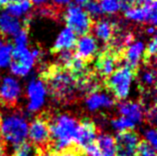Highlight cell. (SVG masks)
Here are the masks:
<instances>
[{
  "label": "cell",
  "instance_id": "6da1fadb",
  "mask_svg": "<svg viewBox=\"0 0 157 156\" xmlns=\"http://www.w3.org/2000/svg\"><path fill=\"white\" fill-rule=\"evenodd\" d=\"M40 79L46 85L52 97L60 104H72L82 97L72 74L57 63L49 66L41 73Z\"/></svg>",
  "mask_w": 157,
  "mask_h": 156
},
{
  "label": "cell",
  "instance_id": "7a4b0ae2",
  "mask_svg": "<svg viewBox=\"0 0 157 156\" xmlns=\"http://www.w3.org/2000/svg\"><path fill=\"white\" fill-rule=\"evenodd\" d=\"M50 143L49 150L59 152L62 149L73 144H78V120L69 114H59L53 116L51 114L50 121Z\"/></svg>",
  "mask_w": 157,
  "mask_h": 156
},
{
  "label": "cell",
  "instance_id": "3957f363",
  "mask_svg": "<svg viewBox=\"0 0 157 156\" xmlns=\"http://www.w3.org/2000/svg\"><path fill=\"white\" fill-rule=\"evenodd\" d=\"M135 77L133 71L127 67L126 65H122L114 70V72L109 77L104 80V87L117 97V100H124L129 93V88L132 79Z\"/></svg>",
  "mask_w": 157,
  "mask_h": 156
},
{
  "label": "cell",
  "instance_id": "277c9868",
  "mask_svg": "<svg viewBox=\"0 0 157 156\" xmlns=\"http://www.w3.org/2000/svg\"><path fill=\"white\" fill-rule=\"evenodd\" d=\"M66 25L76 35L84 36L90 34L93 29V19L86 13L84 7L78 4H71L64 13Z\"/></svg>",
  "mask_w": 157,
  "mask_h": 156
},
{
  "label": "cell",
  "instance_id": "5b68a950",
  "mask_svg": "<svg viewBox=\"0 0 157 156\" xmlns=\"http://www.w3.org/2000/svg\"><path fill=\"white\" fill-rule=\"evenodd\" d=\"M0 134L4 142H9L14 145L26 140L28 136V124L23 117L10 116L1 120Z\"/></svg>",
  "mask_w": 157,
  "mask_h": 156
},
{
  "label": "cell",
  "instance_id": "8992f818",
  "mask_svg": "<svg viewBox=\"0 0 157 156\" xmlns=\"http://www.w3.org/2000/svg\"><path fill=\"white\" fill-rule=\"evenodd\" d=\"M51 114L48 112H41L31 122L30 128H28V134L32 144L35 148L49 150L50 143V121Z\"/></svg>",
  "mask_w": 157,
  "mask_h": 156
},
{
  "label": "cell",
  "instance_id": "52a82bcc",
  "mask_svg": "<svg viewBox=\"0 0 157 156\" xmlns=\"http://www.w3.org/2000/svg\"><path fill=\"white\" fill-rule=\"evenodd\" d=\"M121 63H123L122 57L110 48L105 47L104 51L98 55L94 66V71L98 77L105 80L114 72L115 69L121 67Z\"/></svg>",
  "mask_w": 157,
  "mask_h": 156
},
{
  "label": "cell",
  "instance_id": "ba28073f",
  "mask_svg": "<svg viewBox=\"0 0 157 156\" xmlns=\"http://www.w3.org/2000/svg\"><path fill=\"white\" fill-rule=\"evenodd\" d=\"M156 0L147 4L131 6L124 11V17L132 22L155 26L157 21Z\"/></svg>",
  "mask_w": 157,
  "mask_h": 156
},
{
  "label": "cell",
  "instance_id": "9c48e42d",
  "mask_svg": "<svg viewBox=\"0 0 157 156\" xmlns=\"http://www.w3.org/2000/svg\"><path fill=\"white\" fill-rule=\"evenodd\" d=\"M35 60L27 47L15 46L12 50L10 67L11 71L17 76H26L33 67Z\"/></svg>",
  "mask_w": 157,
  "mask_h": 156
},
{
  "label": "cell",
  "instance_id": "30bf717a",
  "mask_svg": "<svg viewBox=\"0 0 157 156\" xmlns=\"http://www.w3.org/2000/svg\"><path fill=\"white\" fill-rule=\"evenodd\" d=\"M139 140V135L132 129L119 131L114 138L115 156H135Z\"/></svg>",
  "mask_w": 157,
  "mask_h": 156
},
{
  "label": "cell",
  "instance_id": "8fae6325",
  "mask_svg": "<svg viewBox=\"0 0 157 156\" xmlns=\"http://www.w3.org/2000/svg\"><path fill=\"white\" fill-rule=\"evenodd\" d=\"M21 89L16 80L12 78H4L0 83V104L6 108H14L18 102Z\"/></svg>",
  "mask_w": 157,
  "mask_h": 156
},
{
  "label": "cell",
  "instance_id": "7c38bea8",
  "mask_svg": "<svg viewBox=\"0 0 157 156\" xmlns=\"http://www.w3.org/2000/svg\"><path fill=\"white\" fill-rule=\"evenodd\" d=\"M74 48H75V52H74L75 56L82 59L86 64H90L94 61L98 47L96 38L88 34L81 36V38L77 40Z\"/></svg>",
  "mask_w": 157,
  "mask_h": 156
},
{
  "label": "cell",
  "instance_id": "4fadbf2b",
  "mask_svg": "<svg viewBox=\"0 0 157 156\" xmlns=\"http://www.w3.org/2000/svg\"><path fill=\"white\" fill-rule=\"evenodd\" d=\"M23 28L21 20L9 14L6 10L0 11V40L15 36Z\"/></svg>",
  "mask_w": 157,
  "mask_h": 156
},
{
  "label": "cell",
  "instance_id": "5bb4252c",
  "mask_svg": "<svg viewBox=\"0 0 157 156\" xmlns=\"http://www.w3.org/2000/svg\"><path fill=\"white\" fill-rule=\"evenodd\" d=\"M144 50V44L141 41H135V42H132L127 46L124 51H123L122 54V59H123V63H125L127 67H129L133 73L138 74L139 71V63L140 60H141V55L142 52Z\"/></svg>",
  "mask_w": 157,
  "mask_h": 156
},
{
  "label": "cell",
  "instance_id": "9a60e30c",
  "mask_svg": "<svg viewBox=\"0 0 157 156\" xmlns=\"http://www.w3.org/2000/svg\"><path fill=\"white\" fill-rule=\"evenodd\" d=\"M78 124H80V126H78V144L85 149L89 144L96 140V124L90 117L82 118Z\"/></svg>",
  "mask_w": 157,
  "mask_h": 156
},
{
  "label": "cell",
  "instance_id": "2e32d148",
  "mask_svg": "<svg viewBox=\"0 0 157 156\" xmlns=\"http://www.w3.org/2000/svg\"><path fill=\"white\" fill-rule=\"evenodd\" d=\"M29 97H30V104L28 108L29 110H37L41 108L45 100V94H46V89L44 87V84L41 81H32L29 85L28 89Z\"/></svg>",
  "mask_w": 157,
  "mask_h": 156
},
{
  "label": "cell",
  "instance_id": "e0dca14e",
  "mask_svg": "<svg viewBox=\"0 0 157 156\" xmlns=\"http://www.w3.org/2000/svg\"><path fill=\"white\" fill-rule=\"evenodd\" d=\"M77 35L70 28L66 27L61 31V33L56 39V42L51 49L52 54H58L61 51L72 50L75 47L77 42Z\"/></svg>",
  "mask_w": 157,
  "mask_h": 156
},
{
  "label": "cell",
  "instance_id": "ac0fdd59",
  "mask_svg": "<svg viewBox=\"0 0 157 156\" xmlns=\"http://www.w3.org/2000/svg\"><path fill=\"white\" fill-rule=\"evenodd\" d=\"M92 30H94V35L98 40L109 44L114 34L115 23L109 19H100L93 25Z\"/></svg>",
  "mask_w": 157,
  "mask_h": 156
},
{
  "label": "cell",
  "instance_id": "d6986e66",
  "mask_svg": "<svg viewBox=\"0 0 157 156\" xmlns=\"http://www.w3.org/2000/svg\"><path fill=\"white\" fill-rule=\"evenodd\" d=\"M118 112L121 113L123 117L127 118L135 124L143 120L144 110L140 104L132 101H126L118 105Z\"/></svg>",
  "mask_w": 157,
  "mask_h": 156
},
{
  "label": "cell",
  "instance_id": "ffe728a7",
  "mask_svg": "<svg viewBox=\"0 0 157 156\" xmlns=\"http://www.w3.org/2000/svg\"><path fill=\"white\" fill-rule=\"evenodd\" d=\"M5 7V10L8 13L17 18H20L29 15L33 7V4L30 0H15Z\"/></svg>",
  "mask_w": 157,
  "mask_h": 156
},
{
  "label": "cell",
  "instance_id": "44dd1931",
  "mask_svg": "<svg viewBox=\"0 0 157 156\" xmlns=\"http://www.w3.org/2000/svg\"><path fill=\"white\" fill-rule=\"evenodd\" d=\"M114 104V101L106 94L100 92L90 93L86 97V105L90 110L98 109L100 108H109Z\"/></svg>",
  "mask_w": 157,
  "mask_h": 156
},
{
  "label": "cell",
  "instance_id": "7402d4cb",
  "mask_svg": "<svg viewBox=\"0 0 157 156\" xmlns=\"http://www.w3.org/2000/svg\"><path fill=\"white\" fill-rule=\"evenodd\" d=\"M96 141L102 156H115V143L113 136L102 134L96 138Z\"/></svg>",
  "mask_w": 157,
  "mask_h": 156
},
{
  "label": "cell",
  "instance_id": "603a6c76",
  "mask_svg": "<svg viewBox=\"0 0 157 156\" xmlns=\"http://www.w3.org/2000/svg\"><path fill=\"white\" fill-rule=\"evenodd\" d=\"M155 85H156V71L154 68L152 67H147L145 71L142 72L141 79H140V88H142V91L149 92L151 89H155Z\"/></svg>",
  "mask_w": 157,
  "mask_h": 156
},
{
  "label": "cell",
  "instance_id": "cb8c5ba5",
  "mask_svg": "<svg viewBox=\"0 0 157 156\" xmlns=\"http://www.w3.org/2000/svg\"><path fill=\"white\" fill-rule=\"evenodd\" d=\"M156 50H157V44H156V38L153 37L150 42L148 43L145 50H143V58L142 62L147 67L154 68L155 61H156Z\"/></svg>",
  "mask_w": 157,
  "mask_h": 156
},
{
  "label": "cell",
  "instance_id": "d4e9b609",
  "mask_svg": "<svg viewBox=\"0 0 157 156\" xmlns=\"http://www.w3.org/2000/svg\"><path fill=\"white\" fill-rule=\"evenodd\" d=\"M102 14L114 15L122 10L121 0H98Z\"/></svg>",
  "mask_w": 157,
  "mask_h": 156
},
{
  "label": "cell",
  "instance_id": "484cf974",
  "mask_svg": "<svg viewBox=\"0 0 157 156\" xmlns=\"http://www.w3.org/2000/svg\"><path fill=\"white\" fill-rule=\"evenodd\" d=\"M13 46L6 40H0V68H5L11 62Z\"/></svg>",
  "mask_w": 157,
  "mask_h": 156
},
{
  "label": "cell",
  "instance_id": "4316f807",
  "mask_svg": "<svg viewBox=\"0 0 157 156\" xmlns=\"http://www.w3.org/2000/svg\"><path fill=\"white\" fill-rule=\"evenodd\" d=\"M135 156H156V148L145 139H140L136 146Z\"/></svg>",
  "mask_w": 157,
  "mask_h": 156
},
{
  "label": "cell",
  "instance_id": "83f0119b",
  "mask_svg": "<svg viewBox=\"0 0 157 156\" xmlns=\"http://www.w3.org/2000/svg\"><path fill=\"white\" fill-rule=\"evenodd\" d=\"M84 9L92 19L98 18L102 14L98 0H89L84 4Z\"/></svg>",
  "mask_w": 157,
  "mask_h": 156
},
{
  "label": "cell",
  "instance_id": "f1b7e54d",
  "mask_svg": "<svg viewBox=\"0 0 157 156\" xmlns=\"http://www.w3.org/2000/svg\"><path fill=\"white\" fill-rule=\"evenodd\" d=\"M15 46L26 47L28 44V24H23V28L14 36Z\"/></svg>",
  "mask_w": 157,
  "mask_h": 156
},
{
  "label": "cell",
  "instance_id": "f546056e",
  "mask_svg": "<svg viewBox=\"0 0 157 156\" xmlns=\"http://www.w3.org/2000/svg\"><path fill=\"white\" fill-rule=\"evenodd\" d=\"M32 150L31 143L28 141H23L17 145H14V151L12 156H30Z\"/></svg>",
  "mask_w": 157,
  "mask_h": 156
},
{
  "label": "cell",
  "instance_id": "4dcf8cb0",
  "mask_svg": "<svg viewBox=\"0 0 157 156\" xmlns=\"http://www.w3.org/2000/svg\"><path fill=\"white\" fill-rule=\"evenodd\" d=\"M111 122H113V125L117 129H118L119 131L133 129V127H134L133 122L130 121L129 120H127V118H125V117H123V116L119 117V118H114Z\"/></svg>",
  "mask_w": 157,
  "mask_h": 156
},
{
  "label": "cell",
  "instance_id": "1f68e13d",
  "mask_svg": "<svg viewBox=\"0 0 157 156\" xmlns=\"http://www.w3.org/2000/svg\"><path fill=\"white\" fill-rule=\"evenodd\" d=\"M146 137H147V141L150 143V144L156 148V142H157V138H156V131L154 128H152L150 130H148L146 132Z\"/></svg>",
  "mask_w": 157,
  "mask_h": 156
},
{
  "label": "cell",
  "instance_id": "d6a6232c",
  "mask_svg": "<svg viewBox=\"0 0 157 156\" xmlns=\"http://www.w3.org/2000/svg\"><path fill=\"white\" fill-rule=\"evenodd\" d=\"M36 149V156H57V153L51 150H43L40 148Z\"/></svg>",
  "mask_w": 157,
  "mask_h": 156
},
{
  "label": "cell",
  "instance_id": "836d02e7",
  "mask_svg": "<svg viewBox=\"0 0 157 156\" xmlns=\"http://www.w3.org/2000/svg\"><path fill=\"white\" fill-rule=\"evenodd\" d=\"M53 3L55 4L56 6H66V5H69L71 3L72 0H52Z\"/></svg>",
  "mask_w": 157,
  "mask_h": 156
},
{
  "label": "cell",
  "instance_id": "e575fe53",
  "mask_svg": "<svg viewBox=\"0 0 157 156\" xmlns=\"http://www.w3.org/2000/svg\"><path fill=\"white\" fill-rule=\"evenodd\" d=\"M32 2V4H35V5H38V6H43L44 4H46L49 0H30Z\"/></svg>",
  "mask_w": 157,
  "mask_h": 156
},
{
  "label": "cell",
  "instance_id": "d590c367",
  "mask_svg": "<svg viewBox=\"0 0 157 156\" xmlns=\"http://www.w3.org/2000/svg\"><path fill=\"white\" fill-rule=\"evenodd\" d=\"M15 1V0H0V7H3V6H6L8 5L9 3Z\"/></svg>",
  "mask_w": 157,
  "mask_h": 156
},
{
  "label": "cell",
  "instance_id": "8d00e7d4",
  "mask_svg": "<svg viewBox=\"0 0 157 156\" xmlns=\"http://www.w3.org/2000/svg\"><path fill=\"white\" fill-rule=\"evenodd\" d=\"M135 1L139 4H147V3H150L152 1H154V0H135Z\"/></svg>",
  "mask_w": 157,
  "mask_h": 156
},
{
  "label": "cell",
  "instance_id": "74e56055",
  "mask_svg": "<svg viewBox=\"0 0 157 156\" xmlns=\"http://www.w3.org/2000/svg\"><path fill=\"white\" fill-rule=\"evenodd\" d=\"M88 1L89 0H75V2L78 4V5H84V4Z\"/></svg>",
  "mask_w": 157,
  "mask_h": 156
},
{
  "label": "cell",
  "instance_id": "f35d334b",
  "mask_svg": "<svg viewBox=\"0 0 157 156\" xmlns=\"http://www.w3.org/2000/svg\"><path fill=\"white\" fill-rule=\"evenodd\" d=\"M0 156H7L6 154H2V155H0Z\"/></svg>",
  "mask_w": 157,
  "mask_h": 156
}]
</instances>
